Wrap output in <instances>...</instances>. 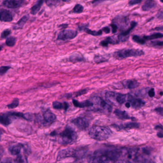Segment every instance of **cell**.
<instances>
[{"instance_id":"obj_1","label":"cell","mask_w":163,"mask_h":163,"mask_svg":"<svg viewBox=\"0 0 163 163\" xmlns=\"http://www.w3.org/2000/svg\"><path fill=\"white\" fill-rule=\"evenodd\" d=\"M111 130L105 126L93 125L90 129L89 136L98 141L106 140L111 136Z\"/></svg>"},{"instance_id":"obj_2","label":"cell","mask_w":163,"mask_h":163,"mask_svg":"<svg viewBox=\"0 0 163 163\" xmlns=\"http://www.w3.org/2000/svg\"><path fill=\"white\" fill-rule=\"evenodd\" d=\"M90 100L93 104V106L91 107L93 111L105 113L111 112L112 107L102 98L98 97H92Z\"/></svg>"},{"instance_id":"obj_3","label":"cell","mask_w":163,"mask_h":163,"mask_svg":"<svg viewBox=\"0 0 163 163\" xmlns=\"http://www.w3.org/2000/svg\"><path fill=\"white\" fill-rule=\"evenodd\" d=\"M78 135L72 128L67 127L59 135V142L62 145L71 144L76 141Z\"/></svg>"},{"instance_id":"obj_4","label":"cell","mask_w":163,"mask_h":163,"mask_svg":"<svg viewBox=\"0 0 163 163\" xmlns=\"http://www.w3.org/2000/svg\"><path fill=\"white\" fill-rule=\"evenodd\" d=\"M128 94H122L112 91H108L105 93V98L111 104L122 105L127 102Z\"/></svg>"},{"instance_id":"obj_5","label":"cell","mask_w":163,"mask_h":163,"mask_svg":"<svg viewBox=\"0 0 163 163\" xmlns=\"http://www.w3.org/2000/svg\"><path fill=\"white\" fill-rule=\"evenodd\" d=\"M144 54L143 50L138 49H123L117 52H115L113 54L117 59H123L128 57H137Z\"/></svg>"},{"instance_id":"obj_6","label":"cell","mask_w":163,"mask_h":163,"mask_svg":"<svg viewBox=\"0 0 163 163\" xmlns=\"http://www.w3.org/2000/svg\"><path fill=\"white\" fill-rule=\"evenodd\" d=\"M85 151L84 149H74L72 148H68L62 150L58 153L57 156V160H61L68 157H82L84 156Z\"/></svg>"},{"instance_id":"obj_7","label":"cell","mask_w":163,"mask_h":163,"mask_svg":"<svg viewBox=\"0 0 163 163\" xmlns=\"http://www.w3.org/2000/svg\"><path fill=\"white\" fill-rule=\"evenodd\" d=\"M89 160L90 163H109L111 161L106 152L94 153V154L89 158Z\"/></svg>"},{"instance_id":"obj_8","label":"cell","mask_w":163,"mask_h":163,"mask_svg":"<svg viewBox=\"0 0 163 163\" xmlns=\"http://www.w3.org/2000/svg\"><path fill=\"white\" fill-rule=\"evenodd\" d=\"M78 31L73 30H64L61 31L57 36V40H67L74 39L78 35Z\"/></svg>"},{"instance_id":"obj_9","label":"cell","mask_w":163,"mask_h":163,"mask_svg":"<svg viewBox=\"0 0 163 163\" xmlns=\"http://www.w3.org/2000/svg\"><path fill=\"white\" fill-rule=\"evenodd\" d=\"M74 125L80 130H85L89 125V120L85 117H78L72 121Z\"/></svg>"},{"instance_id":"obj_10","label":"cell","mask_w":163,"mask_h":163,"mask_svg":"<svg viewBox=\"0 0 163 163\" xmlns=\"http://www.w3.org/2000/svg\"><path fill=\"white\" fill-rule=\"evenodd\" d=\"M127 102L130 104L131 106L135 109L141 108L144 106L145 104V102L141 99L135 98L129 93L127 95Z\"/></svg>"},{"instance_id":"obj_11","label":"cell","mask_w":163,"mask_h":163,"mask_svg":"<svg viewBox=\"0 0 163 163\" xmlns=\"http://www.w3.org/2000/svg\"><path fill=\"white\" fill-rule=\"evenodd\" d=\"M137 25V22H132L130 24V26L127 29V30L120 34L117 35L118 40L120 42H124L127 40L129 38V35L131 31Z\"/></svg>"},{"instance_id":"obj_12","label":"cell","mask_w":163,"mask_h":163,"mask_svg":"<svg viewBox=\"0 0 163 163\" xmlns=\"http://www.w3.org/2000/svg\"><path fill=\"white\" fill-rule=\"evenodd\" d=\"M26 0H5L3 6L9 8L15 9L20 7L25 3Z\"/></svg>"},{"instance_id":"obj_13","label":"cell","mask_w":163,"mask_h":163,"mask_svg":"<svg viewBox=\"0 0 163 163\" xmlns=\"http://www.w3.org/2000/svg\"><path fill=\"white\" fill-rule=\"evenodd\" d=\"M13 19V15L9 11L3 9L0 10V20L4 22H10Z\"/></svg>"},{"instance_id":"obj_14","label":"cell","mask_w":163,"mask_h":163,"mask_svg":"<svg viewBox=\"0 0 163 163\" xmlns=\"http://www.w3.org/2000/svg\"><path fill=\"white\" fill-rule=\"evenodd\" d=\"M44 121L46 123L51 124L55 122L56 120L55 114L50 110H47L43 114Z\"/></svg>"},{"instance_id":"obj_15","label":"cell","mask_w":163,"mask_h":163,"mask_svg":"<svg viewBox=\"0 0 163 163\" xmlns=\"http://www.w3.org/2000/svg\"><path fill=\"white\" fill-rule=\"evenodd\" d=\"M73 103L75 107L79 108H85V107H91L93 106V104L90 100L80 102L75 100H73Z\"/></svg>"},{"instance_id":"obj_16","label":"cell","mask_w":163,"mask_h":163,"mask_svg":"<svg viewBox=\"0 0 163 163\" xmlns=\"http://www.w3.org/2000/svg\"><path fill=\"white\" fill-rule=\"evenodd\" d=\"M112 23L117 25L118 28H123L124 26L127 24V18L123 16H117L113 20Z\"/></svg>"},{"instance_id":"obj_17","label":"cell","mask_w":163,"mask_h":163,"mask_svg":"<svg viewBox=\"0 0 163 163\" xmlns=\"http://www.w3.org/2000/svg\"><path fill=\"white\" fill-rule=\"evenodd\" d=\"M119 43L117 37L111 36L108 37L100 42V45L104 47H107L108 44H117Z\"/></svg>"},{"instance_id":"obj_18","label":"cell","mask_w":163,"mask_h":163,"mask_svg":"<svg viewBox=\"0 0 163 163\" xmlns=\"http://www.w3.org/2000/svg\"><path fill=\"white\" fill-rule=\"evenodd\" d=\"M123 85L125 88L133 89L138 87L139 83L137 81L134 80H128L123 82Z\"/></svg>"},{"instance_id":"obj_19","label":"cell","mask_w":163,"mask_h":163,"mask_svg":"<svg viewBox=\"0 0 163 163\" xmlns=\"http://www.w3.org/2000/svg\"><path fill=\"white\" fill-rule=\"evenodd\" d=\"M23 148V145L21 144L14 145L9 149L10 152L14 156H17L20 154L21 151Z\"/></svg>"},{"instance_id":"obj_20","label":"cell","mask_w":163,"mask_h":163,"mask_svg":"<svg viewBox=\"0 0 163 163\" xmlns=\"http://www.w3.org/2000/svg\"><path fill=\"white\" fill-rule=\"evenodd\" d=\"M157 6V2L154 0H146L144 4L142 6V9L143 11H149L155 7Z\"/></svg>"},{"instance_id":"obj_21","label":"cell","mask_w":163,"mask_h":163,"mask_svg":"<svg viewBox=\"0 0 163 163\" xmlns=\"http://www.w3.org/2000/svg\"><path fill=\"white\" fill-rule=\"evenodd\" d=\"M29 16L28 15H25L23 16L21 19L15 24V26H14V29L17 30L23 28V26H25L26 22L28 20Z\"/></svg>"},{"instance_id":"obj_22","label":"cell","mask_w":163,"mask_h":163,"mask_svg":"<svg viewBox=\"0 0 163 163\" xmlns=\"http://www.w3.org/2000/svg\"><path fill=\"white\" fill-rule=\"evenodd\" d=\"M53 107L54 109L61 110L64 109L65 111H66L69 107V105L66 102H58V101H55L53 103Z\"/></svg>"},{"instance_id":"obj_23","label":"cell","mask_w":163,"mask_h":163,"mask_svg":"<svg viewBox=\"0 0 163 163\" xmlns=\"http://www.w3.org/2000/svg\"><path fill=\"white\" fill-rule=\"evenodd\" d=\"M114 114H116V116L121 119H131L130 116L128 115V113H126V112L125 111H122V110H119V109H116L114 110Z\"/></svg>"},{"instance_id":"obj_24","label":"cell","mask_w":163,"mask_h":163,"mask_svg":"<svg viewBox=\"0 0 163 163\" xmlns=\"http://www.w3.org/2000/svg\"><path fill=\"white\" fill-rule=\"evenodd\" d=\"M45 0H38L31 9V14L33 15H35L40 11L42 6L44 3Z\"/></svg>"},{"instance_id":"obj_25","label":"cell","mask_w":163,"mask_h":163,"mask_svg":"<svg viewBox=\"0 0 163 163\" xmlns=\"http://www.w3.org/2000/svg\"><path fill=\"white\" fill-rule=\"evenodd\" d=\"M12 122L10 116L7 113L0 115V123L4 125H8Z\"/></svg>"},{"instance_id":"obj_26","label":"cell","mask_w":163,"mask_h":163,"mask_svg":"<svg viewBox=\"0 0 163 163\" xmlns=\"http://www.w3.org/2000/svg\"><path fill=\"white\" fill-rule=\"evenodd\" d=\"M120 129H130L133 128H137L139 127V124L135 122H129L123 125L119 126Z\"/></svg>"},{"instance_id":"obj_27","label":"cell","mask_w":163,"mask_h":163,"mask_svg":"<svg viewBox=\"0 0 163 163\" xmlns=\"http://www.w3.org/2000/svg\"><path fill=\"white\" fill-rule=\"evenodd\" d=\"M84 60L83 56L79 53H74L70 57V61L73 63L83 61Z\"/></svg>"},{"instance_id":"obj_28","label":"cell","mask_w":163,"mask_h":163,"mask_svg":"<svg viewBox=\"0 0 163 163\" xmlns=\"http://www.w3.org/2000/svg\"><path fill=\"white\" fill-rule=\"evenodd\" d=\"M163 37V34L161 33H155V34H153L151 35L144 36L143 39L145 40H152L157 39L158 38H162Z\"/></svg>"},{"instance_id":"obj_29","label":"cell","mask_w":163,"mask_h":163,"mask_svg":"<svg viewBox=\"0 0 163 163\" xmlns=\"http://www.w3.org/2000/svg\"><path fill=\"white\" fill-rule=\"evenodd\" d=\"M14 162L16 163H28L27 158L25 155L20 154L17 155Z\"/></svg>"},{"instance_id":"obj_30","label":"cell","mask_w":163,"mask_h":163,"mask_svg":"<svg viewBox=\"0 0 163 163\" xmlns=\"http://www.w3.org/2000/svg\"><path fill=\"white\" fill-rule=\"evenodd\" d=\"M84 30L86 33H87L88 34H90V35H93V36H99V35H102L103 34V31L102 30H99L98 31H92L89 29L87 28H84Z\"/></svg>"},{"instance_id":"obj_31","label":"cell","mask_w":163,"mask_h":163,"mask_svg":"<svg viewBox=\"0 0 163 163\" xmlns=\"http://www.w3.org/2000/svg\"><path fill=\"white\" fill-rule=\"evenodd\" d=\"M16 42V38L13 36H11L8 37L6 40V45L9 47H13L15 45Z\"/></svg>"},{"instance_id":"obj_32","label":"cell","mask_w":163,"mask_h":163,"mask_svg":"<svg viewBox=\"0 0 163 163\" xmlns=\"http://www.w3.org/2000/svg\"><path fill=\"white\" fill-rule=\"evenodd\" d=\"M84 11V7L80 4H77L73 9V12L75 14H81Z\"/></svg>"},{"instance_id":"obj_33","label":"cell","mask_w":163,"mask_h":163,"mask_svg":"<svg viewBox=\"0 0 163 163\" xmlns=\"http://www.w3.org/2000/svg\"><path fill=\"white\" fill-rule=\"evenodd\" d=\"M61 0H46V2L48 6H56L60 2Z\"/></svg>"},{"instance_id":"obj_34","label":"cell","mask_w":163,"mask_h":163,"mask_svg":"<svg viewBox=\"0 0 163 163\" xmlns=\"http://www.w3.org/2000/svg\"><path fill=\"white\" fill-rule=\"evenodd\" d=\"M94 61L95 63L98 64L107 61V59L102 55H96L94 57Z\"/></svg>"},{"instance_id":"obj_35","label":"cell","mask_w":163,"mask_h":163,"mask_svg":"<svg viewBox=\"0 0 163 163\" xmlns=\"http://www.w3.org/2000/svg\"><path fill=\"white\" fill-rule=\"evenodd\" d=\"M133 40L135 42H137V44L144 45L145 44V41L143 38H141L138 35H134L133 37Z\"/></svg>"},{"instance_id":"obj_36","label":"cell","mask_w":163,"mask_h":163,"mask_svg":"<svg viewBox=\"0 0 163 163\" xmlns=\"http://www.w3.org/2000/svg\"><path fill=\"white\" fill-rule=\"evenodd\" d=\"M19 100L18 98L14 99L13 102L8 105L7 107L9 109H14L17 107L19 105Z\"/></svg>"},{"instance_id":"obj_37","label":"cell","mask_w":163,"mask_h":163,"mask_svg":"<svg viewBox=\"0 0 163 163\" xmlns=\"http://www.w3.org/2000/svg\"><path fill=\"white\" fill-rule=\"evenodd\" d=\"M11 68V67L8 66H2L0 67V75H3Z\"/></svg>"},{"instance_id":"obj_38","label":"cell","mask_w":163,"mask_h":163,"mask_svg":"<svg viewBox=\"0 0 163 163\" xmlns=\"http://www.w3.org/2000/svg\"><path fill=\"white\" fill-rule=\"evenodd\" d=\"M11 32L10 30L9 29H6V30H4L1 34V37L2 38H6L7 37L8 35H9L11 34Z\"/></svg>"},{"instance_id":"obj_39","label":"cell","mask_w":163,"mask_h":163,"mask_svg":"<svg viewBox=\"0 0 163 163\" xmlns=\"http://www.w3.org/2000/svg\"><path fill=\"white\" fill-rule=\"evenodd\" d=\"M142 0H130L128 2L130 6H135L142 2Z\"/></svg>"},{"instance_id":"obj_40","label":"cell","mask_w":163,"mask_h":163,"mask_svg":"<svg viewBox=\"0 0 163 163\" xmlns=\"http://www.w3.org/2000/svg\"><path fill=\"white\" fill-rule=\"evenodd\" d=\"M110 26H111L112 29V33L113 34L116 33L117 32V31L118 29V27L117 25H115L114 23H112Z\"/></svg>"},{"instance_id":"obj_41","label":"cell","mask_w":163,"mask_h":163,"mask_svg":"<svg viewBox=\"0 0 163 163\" xmlns=\"http://www.w3.org/2000/svg\"><path fill=\"white\" fill-rule=\"evenodd\" d=\"M87 92V90L86 89H85V90H81V91H79L78 92L75 93V94H76V97H78V96H79V95L85 94V93H86Z\"/></svg>"},{"instance_id":"obj_42","label":"cell","mask_w":163,"mask_h":163,"mask_svg":"<svg viewBox=\"0 0 163 163\" xmlns=\"http://www.w3.org/2000/svg\"><path fill=\"white\" fill-rule=\"evenodd\" d=\"M155 90L153 88H152L148 92V95L150 97H153L155 96Z\"/></svg>"},{"instance_id":"obj_43","label":"cell","mask_w":163,"mask_h":163,"mask_svg":"<svg viewBox=\"0 0 163 163\" xmlns=\"http://www.w3.org/2000/svg\"><path fill=\"white\" fill-rule=\"evenodd\" d=\"M155 111L157 113H159L160 115L163 116V107H158V108H156L155 109Z\"/></svg>"},{"instance_id":"obj_44","label":"cell","mask_w":163,"mask_h":163,"mask_svg":"<svg viewBox=\"0 0 163 163\" xmlns=\"http://www.w3.org/2000/svg\"><path fill=\"white\" fill-rule=\"evenodd\" d=\"M114 163H132L131 162H130L128 160H116Z\"/></svg>"},{"instance_id":"obj_45","label":"cell","mask_w":163,"mask_h":163,"mask_svg":"<svg viewBox=\"0 0 163 163\" xmlns=\"http://www.w3.org/2000/svg\"><path fill=\"white\" fill-rule=\"evenodd\" d=\"M106 0H93L92 2L93 4L94 5H97V4H99V3H102L103 2L105 1Z\"/></svg>"},{"instance_id":"obj_46","label":"cell","mask_w":163,"mask_h":163,"mask_svg":"<svg viewBox=\"0 0 163 163\" xmlns=\"http://www.w3.org/2000/svg\"><path fill=\"white\" fill-rule=\"evenodd\" d=\"M154 46H163V41H158L152 43Z\"/></svg>"},{"instance_id":"obj_47","label":"cell","mask_w":163,"mask_h":163,"mask_svg":"<svg viewBox=\"0 0 163 163\" xmlns=\"http://www.w3.org/2000/svg\"><path fill=\"white\" fill-rule=\"evenodd\" d=\"M103 32H105V34H109L110 32V29L108 26L105 27L102 29Z\"/></svg>"},{"instance_id":"obj_48","label":"cell","mask_w":163,"mask_h":163,"mask_svg":"<svg viewBox=\"0 0 163 163\" xmlns=\"http://www.w3.org/2000/svg\"><path fill=\"white\" fill-rule=\"evenodd\" d=\"M1 163H14V162L11 159L6 158Z\"/></svg>"},{"instance_id":"obj_49","label":"cell","mask_w":163,"mask_h":163,"mask_svg":"<svg viewBox=\"0 0 163 163\" xmlns=\"http://www.w3.org/2000/svg\"><path fill=\"white\" fill-rule=\"evenodd\" d=\"M3 150L2 147H0V160L2 157V155H3Z\"/></svg>"},{"instance_id":"obj_50","label":"cell","mask_w":163,"mask_h":163,"mask_svg":"<svg viewBox=\"0 0 163 163\" xmlns=\"http://www.w3.org/2000/svg\"><path fill=\"white\" fill-rule=\"evenodd\" d=\"M67 26H68V25H67V24H63V25L60 26L59 27L64 28H66L67 27Z\"/></svg>"},{"instance_id":"obj_51","label":"cell","mask_w":163,"mask_h":163,"mask_svg":"<svg viewBox=\"0 0 163 163\" xmlns=\"http://www.w3.org/2000/svg\"><path fill=\"white\" fill-rule=\"evenodd\" d=\"M2 49V47L0 46V51H1Z\"/></svg>"},{"instance_id":"obj_52","label":"cell","mask_w":163,"mask_h":163,"mask_svg":"<svg viewBox=\"0 0 163 163\" xmlns=\"http://www.w3.org/2000/svg\"><path fill=\"white\" fill-rule=\"evenodd\" d=\"M160 1H161V2H163V0H160Z\"/></svg>"}]
</instances>
